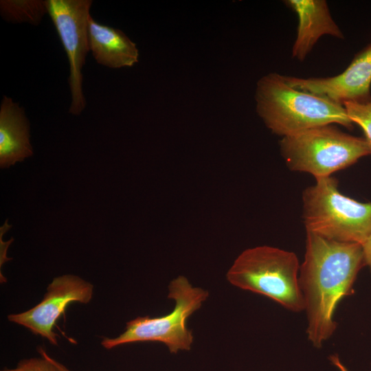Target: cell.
<instances>
[{"instance_id":"obj_4","label":"cell","mask_w":371,"mask_h":371,"mask_svg":"<svg viewBox=\"0 0 371 371\" xmlns=\"http://www.w3.org/2000/svg\"><path fill=\"white\" fill-rule=\"evenodd\" d=\"M337 185L331 176L321 177L304 190L306 230L327 240L362 245L371 236V203L342 194Z\"/></svg>"},{"instance_id":"obj_18","label":"cell","mask_w":371,"mask_h":371,"mask_svg":"<svg viewBox=\"0 0 371 371\" xmlns=\"http://www.w3.org/2000/svg\"><path fill=\"white\" fill-rule=\"evenodd\" d=\"M56 363L60 371H71L57 361H56Z\"/></svg>"},{"instance_id":"obj_7","label":"cell","mask_w":371,"mask_h":371,"mask_svg":"<svg viewBox=\"0 0 371 371\" xmlns=\"http://www.w3.org/2000/svg\"><path fill=\"white\" fill-rule=\"evenodd\" d=\"M53 22L69 63V86L71 102L69 112L80 115L86 107L82 69L89 51L88 21L91 0H46Z\"/></svg>"},{"instance_id":"obj_14","label":"cell","mask_w":371,"mask_h":371,"mask_svg":"<svg viewBox=\"0 0 371 371\" xmlns=\"http://www.w3.org/2000/svg\"><path fill=\"white\" fill-rule=\"evenodd\" d=\"M354 124H358L371 145V101L365 103L346 102L344 104Z\"/></svg>"},{"instance_id":"obj_6","label":"cell","mask_w":371,"mask_h":371,"mask_svg":"<svg viewBox=\"0 0 371 371\" xmlns=\"http://www.w3.org/2000/svg\"><path fill=\"white\" fill-rule=\"evenodd\" d=\"M168 297L175 302L173 310L157 317H137L126 323L124 333L115 338H104L101 344L106 349L134 342L156 341L164 344L170 353L188 351L193 335L187 320L209 297L207 291L194 286L183 276L168 284Z\"/></svg>"},{"instance_id":"obj_13","label":"cell","mask_w":371,"mask_h":371,"mask_svg":"<svg viewBox=\"0 0 371 371\" xmlns=\"http://www.w3.org/2000/svg\"><path fill=\"white\" fill-rule=\"evenodd\" d=\"M46 14H48L46 0L0 1V14L7 22L38 25Z\"/></svg>"},{"instance_id":"obj_3","label":"cell","mask_w":371,"mask_h":371,"mask_svg":"<svg viewBox=\"0 0 371 371\" xmlns=\"http://www.w3.org/2000/svg\"><path fill=\"white\" fill-rule=\"evenodd\" d=\"M300 267L295 253L262 245L241 252L226 278L236 287L264 295L290 311L300 313L305 309Z\"/></svg>"},{"instance_id":"obj_2","label":"cell","mask_w":371,"mask_h":371,"mask_svg":"<svg viewBox=\"0 0 371 371\" xmlns=\"http://www.w3.org/2000/svg\"><path fill=\"white\" fill-rule=\"evenodd\" d=\"M255 99L256 111L266 126L282 137L326 124L353 128L344 106L294 88L277 73L258 81Z\"/></svg>"},{"instance_id":"obj_5","label":"cell","mask_w":371,"mask_h":371,"mask_svg":"<svg viewBox=\"0 0 371 371\" xmlns=\"http://www.w3.org/2000/svg\"><path fill=\"white\" fill-rule=\"evenodd\" d=\"M280 150L291 170L307 172L318 179L330 177L370 155L371 145L366 138L326 124L282 137Z\"/></svg>"},{"instance_id":"obj_15","label":"cell","mask_w":371,"mask_h":371,"mask_svg":"<svg viewBox=\"0 0 371 371\" xmlns=\"http://www.w3.org/2000/svg\"><path fill=\"white\" fill-rule=\"evenodd\" d=\"M41 357L23 359L12 369H3L1 371H60L56 363V360L50 357L47 352L40 348Z\"/></svg>"},{"instance_id":"obj_12","label":"cell","mask_w":371,"mask_h":371,"mask_svg":"<svg viewBox=\"0 0 371 371\" xmlns=\"http://www.w3.org/2000/svg\"><path fill=\"white\" fill-rule=\"evenodd\" d=\"M89 51L95 61L111 69L132 67L138 62L136 44L122 30L95 21H88Z\"/></svg>"},{"instance_id":"obj_17","label":"cell","mask_w":371,"mask_h":371,"mask_svg":"<svg viewBox=\"0 0 371 371\" xmlns=\"http://www.w3.org/2000/svg\"><path fill=\"white\" fill-rule=\"evenodd\" d=\"M329 359L331 363L335 366L339 370V371H348L344 365L341 362L337 355H331L330 356Z\"/></svg>"},{"instance_id":"obj_16","label":"cell","mask_w":371,"mask_h":371,"mask_svg":"<svg viewBox=\"0 0 371 371\" xmlns=\"http://www.w3.org/2000/svg\"><path fill=\"white\" fill-rule=\"evenodd\" d=\"M361 245L365 265L369 267L371 272V236Z\"/></svg>"},{"instance_id":"obj_8","label":"cell","mask_w":371,"mask_h":371,"mask_svg":"<svg viewBox=\"0 0 371 371\" xmlns=\"http://www.w3.org/2000/svg\"><path fill=\"white\" fill-rule=\"evenodd\" d=\"M93 289L90 282L74 275L56 277L48 285L41 302L27 311L9 315L8 319L57 346V334L54 331L57 319L64 314L69 304L89 303L93 296Z\"/></svg>"},{"instance_id":"obj_9","label":"cell","mask_w":371,"mask_h":371,"mask_svg":"<svg viewBox=\"0 0 371 371\" xmlns=\"http://www.w3.org/2000/svg\"><path fill=\"white\" fill-rule=\"evenodd\" d=\"M284 76L286 82L297 89L319 95L341 104L371 101V43L355 55L341 74L327 78Z\"/></svg>"},{"instance_id":"obj_1","label":"cell","mask_w":371,"mask_h":371,"mask_svg":"<svg viewBox=\"0 0 371 371\" xmlns=\"http://www.w3.org/2000/svg\"><path fill=\"white\" fill-rule=\"evenodd\" d=\"M363 266L361 244L333 241L306 232L299 282L305 304L307 338L314 347L322 348L335 332L336 308L351 294Z\"/></svg>"},{"instance_id":"obj_10","label":"cell","mask_w":371,"mask_h":371,"mask_svg":"<svg viewBox=\"0 0 371 371\" xmlns=\"http://www.w3.org/2000/svg\"><path fill=\"white\" fill-rule=\"evenodd\" d=\"M284 3L298 16L297 36L292 48L293 58L303 61L324 35L339 39L344 38L331 16L326 1L288 0Z\"/></svg>"},{"instance_id":"obj_11","label":"cell","mask_w":371,"mask_h":371,"mask_svg":"<svg viewBox=\"0 0 371 371\" xmlns=\"http://www.w3.org/2000/svg\"><path fill=\"white\" fill-rule=\"evenodd\" d=\"M30 124L23 108L3 95L0 106V166L10 167L32 155Z\"/></svg>"}]
</instances>
